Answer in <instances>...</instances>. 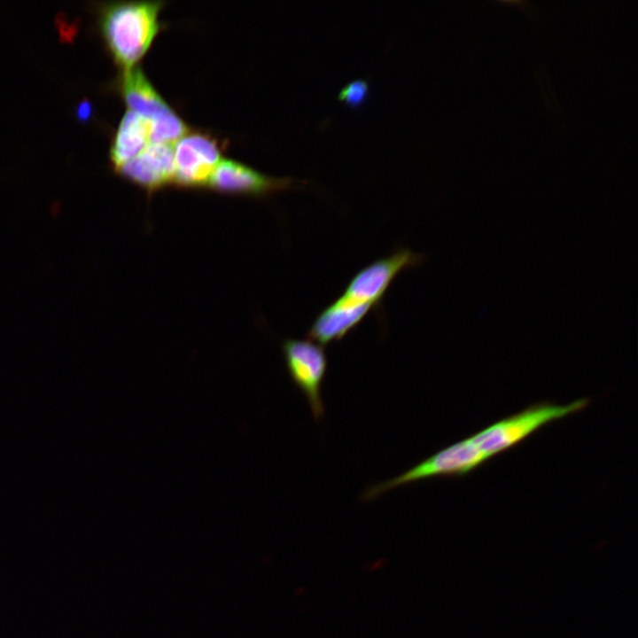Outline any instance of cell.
<instances>
[{"mask_svg": "<svg viewBox=\"0 0 638 638\" xmlns=\"http://www.w3.org/2000/svg\"><path fill=\"white\" fill-rule=\"evenodd\" d=\"M163 2H116L102 6L101 33L122 73L135 67L149 50L161 25Z\"/></svg>", "mask_w": 638, "mask_h": 638, "instance_id": "6da1fadb", "label": "cell"}, {"mask_svg": "<svg viewBox=\"0 0 638 638\" xmlns=\"http://www.w3.org/2000/svg\"><path fill=\"white\" fill-rule=\"evenodd\" d=\"M587 399L558 405L539 403L497 421L469 437L488 459L515 447L546 424L585 408Z\"/></svg>", "mask_w": 638, "mask_h": 638, "instance_id": "7a4b0ae2", "label": "cell"}, {"mask_svg": "<svg viewBox=\"0 0 638 638\" xmlns=\"http://www.w3.org/2000/svg\"><path fill=\"white\" fill-rule=\"evenodd\" d=\"M487 460L467 438L441 449L405 472L371 486L365 490L362 498L365 501L372 500L389 490L428 478L463 476Z\"/></svg>", "mask_w": 638, "mask_h": 638, "instance_id": "3957f363", "label": "cell"}, {"mask_svg": "<svg viewBox=\"0 0 638 638\" xmlns=\"http://www.w3.org/2000/svg\"><path fill=\"white\" fill-rule=\"evenodd\" d=\"M283 354L291 379L305 397L315 420L324 415L322 386L328 369L323 346L310 339L286 338Z\"/></svg>", "mask_w": 638, "mask_h": 638, "instance_id": "277c9868", "label": "cell"}, {"mask_svg": "<svg viewBox=\"0 0 638 638\" xmlns=\"http://www.w3.org/2000/svg\"><path fill=\"white\" fill-rule=\"evenodd\" d=\"M424 259L421 253L399 248L358 271L339 297L353 303L370 305L377 309L395 277L407 268L417 267Z\"/></svg>", "mask_w": 638, "mask_h": 638, "instance_id": "5b68a950", "label": "cell"}, {"mask_svg": "<svg viewBox=\"0 0 638 638\" xmlns=\"http://www.w3.org/2000/svg\"><path fill=\"white\" fill-rule=\"evenodd\" d=\"M175 171L173 184L183 188L207 185L221 161L219 142L200 132H187L174 148Z\"/></svg>", "mask_w": 638, "mask_h": 638, "instance_id": "8992f818", "label": "cell"}, {"mask_svg": "<svg viewBox=\"0 0 638 638\" xmlns=\"http://www.w3.org/2000/svg\"><path fill=\"white\" fill-rule=\"evenodd\" d=\"M297 183L293 178L268 176L235 160H222L210 176L207 186L219 192L266 196L289 190Z\"/></svg>", "mask_w": 638, "mask_h": 638, "instance_id": "52a82bcc", "label": "cell"}, {"mask_svg": "<svg viewBox=\"0 0 638 638\" xmlns=\"http://www.w3.org/2000/svg\"><path fill=\"white\" fill-rule=\"evenodd\" d=\"M175 152L170 144L150 143L138 155L115 172L149 192L173 184Z\"/></svg>", "mask_w": 638, "mask_h": 638, "instance_id": "ba28073f", "label": "cell"}, {"mask_svg": "<svg viewBox=\"0 0 638 638\" xmlns=\"http://www.w3.org/2000/svg\"><path fill=\"white\" fill-rule=\"evenodd\" d=\"M371 310L375 308L370 305L356 304L338 297L315 318L307 337L322 345L339 341Z\"/></svg>", "mask_w": 638, "mask_h": 638, "instance_id": "9c48e42d", "label": "cell"}, {"mask_svg": "<svg viewBox=\"0 0 638 638\" xmlns=\"http://www.w3.org/2000/svg\"><path fill=\"white\" fill-rule=\"evenodd\" d=\"M121 92L129 110L146 119L151 124L160 122L175 113L150 83L140 66L122 73Z\"/></svg>", "mask_w": 638, "mask_h": 638, "instance_id": "30bf717a", "label": "cell"}, {"mask_svg": "<svg viewBox=\"0 0 638 638\" xmlns=\"http://www.w3.org/2000/svg\"><path fill=\"white\" fill-rule=\"evenodd\" d=\"M151 123L131 110L123 115L110 150L114 170L150 144Z\"/></svg>", "mask_w": 638, "mask_h": 638, "instance_id": "8fae6325", "label": "cell"}, {"mask_svg": "<svg viewBox=\"0 0 638 638\" xmlns=\"http://www.w3.org/2000/svg\"><path fill=\"white\" fill-rule=\"evenodd\" d=\"M368 92L369 83L365 80L356 79L346 84L338 97L351 106H357L365 100Z\"/></svg>", "mask_w": 638, "mask_h": 638, "instance_id": "7c38bea8", "label": "cell"}, {"mask_svg": "<svg viewBox=\"0 0 638 638\" xmlns=\"http://www.w3.org/2000/svg\"><path fill=\"white\" fill-rule=\"evenodd\" d=\"M91 113V107L90 105L84 101L78 106L77 109V115L80 120H87Z\"/></svg>", "mask_w": 638, "mask_h": 638, "instance_id": "4fadbf2b", "label": "cell"}]
</instances>
